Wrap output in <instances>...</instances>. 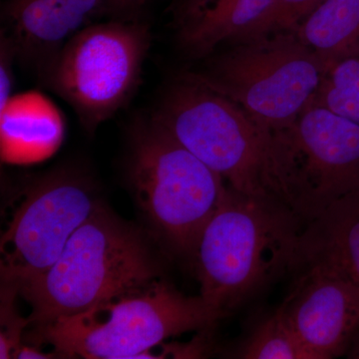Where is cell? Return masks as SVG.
Listing matches in <instances>:
<instances>
[{
    "label": "cell",
    "instance_id": "cell-8",
    "mask_svg": "<svg viewBox=\"0 0 359 359\" xmlns=\"http://www.w3.org/2000/svg\"><path fill=\"white\" fill-rule=\"evenodd\" d=\"M100 205L91 183L75 172L58 170L28 184L2 233V290L18 294L46 273Z\"/></svg>",
    "mask_w": 359,
    "mask_h": 359
},
{
    "label": "cell",
    "instance_id": "cell-12",
    "mask_svg": "<svg viewBox=\"0 0 359 359\" xmlns=\"http://www.w3.org/2000/svg\"><path fill=\"white\" fill-rule=\"evenodd\" d=\"M273 0H182L180 43L194 58H205L219 47L248 36Z\"/></svg>",
    "mask_w": 359,
    "mask_h": 359
},
{
    "label": "cell",
    "instance_id": "cell-16",
    "mask_svg": "<svg viewBox=\"0 0 359 359\" xmlns=\"http://www.w3.org/2000/svg\"><path fill=\"white\" fill-rule=\"evenodd\" d=\"M237 354L245 359H311L278 311L255 327Z\"/></svg>",
    "mask_w": 359,
    "mask_h": 359
},
{
    "label": "cell",
    "instance_id": "cell-17",
    "mask_svg": "<svg viewBox=\"0 0 359 359\" xmlns=\"http://www.w3.org/2000/svg\"><path fill=\"white\" fill-rule=\"evenodd\" d=\"M323 1L325 0H273L263 20L245 37L297 29Z\"/></svg>",
    "mask_w": 359,
    "mask_h": 359
},
{
    "label": "cell",
    "instance_id": "cell-4",
    "mask_svg": "<svg viewBox=\"0 0 359 359\" xmlns=\"http://www.w3.org/2000/svg\"><path fill=\"white\" fill-rule=\"evenodd\" d=\"M216 313L198 297H188L166 280L115 297L84 313L36 328L62 358H142L165 340L186 332H205Z\"/></svg>",
    "mask_w": 359,
    "mask_h": 359
},
{
    "label": "cell",
    "instance_id": "cell-20",
    "mask_svg": "<svg viewBox=\"0 0 359 359\" xmlns=\"http://www.w3.org/2000/svg\"><path fill=\"white\" fill-rule=\"evenodd\" d=\"M114 1L123 11L127 8H132L134 6H138V4H140L143 0H114Z\"/></svg>",
    "mask_w": 359,
    "mask_h": 359
},
{
    "label": "cell",
    "instance_id": "cell-18",
    "mask_svg": "<svg viewBox=\"0 0 359 359\" xmlns=\"http://www.w3.org/2000/svg\"><path fill=\"white\" fill-rule=\"evenodd\" d=\"M15 50L6 33H1L0 43V114L8 108L13 89V62Z\"/></svg>",
    "mask_w": 359,
    "mask_h": 359
},
{
    "label": "cell",
    "instance_id": "cell-14",
    "mask_svg": "<svg viewBox=\"0 0 359 359\" xmlns=\"http://www.w3.org/2000/svg\"><path fill=\"white\" fill-rule=\"evenodd\" d=\"M294 32L323 66L359 52V0H325Z\"/></svg>",
    "mask_w": 359,
    "mask_h": 359
},
{
    "label": "cell",
    "instance_id": "cell-1",
    "mask_svg": "<svg viewBox=\"0 0 359 359\" xmlns=\"http://www.w3.org/2000/svg\"><path fill=\"white\" fill-rule=\"evenodd\" d=\"M306 222L282 200L228 186L194 255L200 295L219 318L299 269Z\"/></svg>",
    "mask_w": 359,
    "mask_h": 359
},
{
    "label": "cell",
    "instance_id": "cell-3",
    "mask_svg": "<svg viewBox=\"0 0 359 359\" xmlns=\"http://www.w3.org/2000/svg\"><path fill=\"white\" fill-rule=\"evenodd\" d=\"M152 119L230 188L283 202L276 133L231 99L185 74L168 92Z\"/></svg>",
    "mask_w": 359,
    "mask_h": 359
},
{
    "label": "cell",
    "instance_id": "cell-10",
    "mask_svg": "<svg viewBox=\"0 0 359 359\" xmlns=\"http://www.w3.org/2000/svg\"><path fill=\"white\" fill-rule=\"evenodd\" d=\"M276 311L311 359L346 353L359 332V287L318 264H304Z\"/></svg>",
    "mask_w": 359,
    "mask_h": 359
},
{
    "label": "cell",
    "instance_id": "cell-11",
    "mask_svg": "<svg viewBox=\"0 0 359 359\" xmlns=\"http://www.w3.org/2000/svg\"><path fill=\"white\" fill-rule=\"evenodd\" d=\"M117 11L114 0H6L4 33L16 57L46 66L73 35Z\"/></svg>",
    "mask_w": 359,
    "mask_h": 359
},
{
    "label": "cell",
    "instance_id": "cell-2",
    "mask_svg": "<svg viewBox=\"0 0 359 359\" xmlns=\"http://www.w3.org/2000/svg\"><path fill=\"white\" fill-rule=\"evenodd\" d=\"M157 278L140 233L101 204L53 266L18 294L32 306L28 318L39 328L143 289Z\"/></svg>",
    "mask_w": 359,
    "mask_h": 359
},
{
    "label": "cell",
    "instance_id": "cell-21",
    "mask_svg": "<svg viewBox=\"0 0 359 359\" xmlns=\"http://www.w3.org/2000/svg\"><path fill=\"white\" fill-rule=\"evenodd\" d=\"M349 358L359 359V332L358 337H355L353 342V347H351V353H349Z\"/></svg>",
    "mask_w": 359,
    "mask_h": 359
},
{
    "label": "cell",
    "instance_id": "cell-13",
    "mask_svg": "<svg viewBox=\"0 0 359 359\" xmlns=\"http://www.w3.org/2000/svg\"><path fill=\"white\" fill-rule=\"evenodd\" d=\"M304 264H321L359 287V192L306 223L299 268Z\"/></svg>",
    "mask_w": 359,
    "mask_h": 359
},
{
    "label": "cell",
    "instance_id": "cell-15",
    "mask_svg": "<svg viewBox=\"0 0 359 359\" xmlns=\"http://www.w3.org/2000/svg\"><path fill=\"white\" fill-rule=\"evenodd\" d=\"M313 102L359 125V52L325 66Z\"/></svg>",
    "mask_w": 359,
    "mask_h": 359
},
{
    "label": "cell",
    "instance_id": "cell-9",
    "mask_svg": "<svg viewBox=\"0 0 359 359\" xmlns=\"http://www.w3.org/2000/svg\"><path fill=\"white\" fill-rule=\"evenodd\" d=\"M276 136L283 201L306 223L359 192L358 124L313 102Z\"/></svg>",
    "mask_w": 359,
    "mask_h": 359
},
{
    "label": "cell",
    "instance_id": "cell-6",
    "mask_svg": "<svg viewBox=\"0 0 359 359\" xmlns=\"http://www.w3.org/2000/svg\"><path fill=\"white\" fill-rule=\"evenodd\" d=\"M130 182L142 212L175 254L194 259L228 185L154 120L135 131Z\"/></svg>",
    "mask_w": 359,
    "mask_h": 359
},
{
    "label": "cell",
    "instance_id": "cell-19",
    "mask_svg": "<svg viewBox=\"0 0 359 359\" xmlns=\"http://www.w3.org/2000/svg\"><path fill=\"white\" fill-rule=\"evenodd\" d=\"M55 353H45L40 351L39 349H37L36 347L23 346L21 344L18 349H16L15 353L13 354V358H18V359H46L53 358V355Z\"/></svg>",
    "mask_w": 359,
    "mask_h": 359
},
{
    "label": "cell",
    "instance_id": "cell-7",
    "mask_svg": "<svg viewBox=\"0 0 359 359\" xmlns=\"http://www.w3.org/2000/svg\"><path fill=\"white\" fill-rule=\"evenodd\" d=\"M151 45L146 23L114 20L78 32L49 61L47 82L90 132L134 93Z\"/></svg>",
    "mask_w": 359,
    "mask_h": 359
},
{
    "label": "cell",
    "instance_id": "cell-5",
    "mask_svg": "<svg viewBox=\"0 0 359 359\" xmlns=\"http://www.w3.org/2000/svg\"><path fill=\"white\" fill-rule=\"evenodd\" d=\"M187 76L231 99L278 133L313 103L325 66L294 30L264 33L224 45Z\"/></svg>",
    "mask_w": 359,
    "mask_h": 359
}]
</instances>
